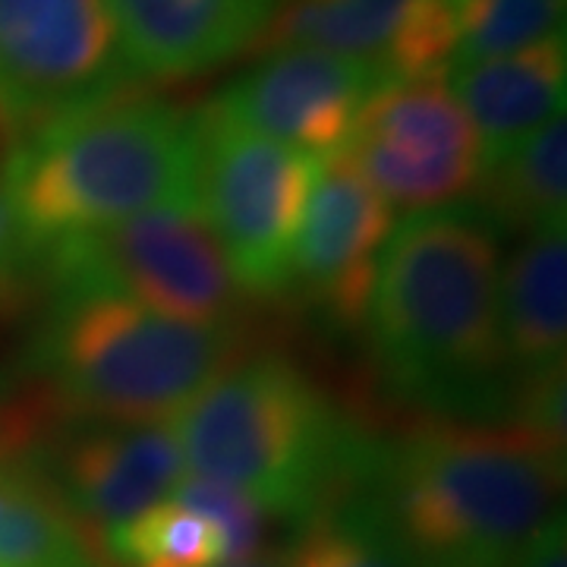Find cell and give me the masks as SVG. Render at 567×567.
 <instances>
[{
	"label": "cell",
	"instance_id": "6da1fadb",
	"mask_svg": "<svg viewBox=\"0 0 567 567\" xmlns=\"http://www.w3.org/2000/svg\"><path fill=\"white\" fill-rule=\"evenodd\" d=\"M502 234L473 203L413 212L388 237L365 312L382 385L435 420L505 423Z\"/></svg>",
	"mask_w": 567,
	"mask_h": 567
},
{
	"label": "cell",
	"instance_id": "7a4b0ae2",
	"mask_svg": "<svg viewBox=\"0 0 567 567\" xmlns=\"http://www.w3.org/2000/svg\"><path fill=\"white\" fill-rule=\"evenodd\" d=\"M565 466L524 429L429 420L372 439L357 492L423 567H505L555 514Z\"/></svg>",
	"mask_w": 567,
	"mask_h": 567
},
{
	"label": "cell",
	"instance_id": "3957f363",
	"mask_svg": "<svg viewBox=\"0 0 567 567\" xmlns=\"http://www.w3.org/2000/svg\"><path fill=\"white\" fill-rule=\"evenodd\" d=\"M0 193L35 256L162 205H196V111L123 89L13 145Z\"/></svg>",
	"mask_w": 567,
	"mask_h": 567
},
{
	"label": "cell",
	"instance_id": "277c9868",
	"mask_svg": "<svg viewBox=\"0 0 567 567\" xmlns=\"http://www.w3.org/2000/svg\"><path fill=\"white\" fill-rule=\"evenodd\" d=\"M186 473L306 520L360 486L372 439L284 353L234 363L181 413Z\"/></svg>",
	"mask_w": 567,
	"mask_h": 567
},
{
	"label": "cell",
	"instance_id": "5b68a950",
	"mask_svg": "<svg viewBox=\"0 0 567 567\" xmlns=\"http://www.w3.org/2000/svg\"><path fill=\"white\" fill-rule=\"evenodd\" d=\"M237 324H196L104 293H51L25 365L73 420L174 423L237 363Z\"/></svg>",
	"mask_w": 567,
	"mask_h": 567
},
{
	"label": "cell",
	"instance_id": "8992f818",
	"mask_svg": "<svg viewBox=\"0 0 567 567\" xmlns=\"http://www.w3.org/2000/svg\"><path fill=\"white\" fill-rule=\"evenodd\" d=\"M51 293H104L196 324H237L246 290L237 284L199 205H162L39 256Z\"/></svg>",
	"mask_w": 567,
	"mask_h": 567
},
{
	"label": "cell",
	"instance_id": "52a82bcc",
	"mask_svg": "<svg viewBox=\"0 0 567 567\" xmlns=\"http://www.w3.org/2000/svg\"><path fill=\"white\" fill-rule=\"evenodd\" d=\"M322 162L196 107V205L246 297H284Z\"/></svg>",
	"mask_w": 567,
	"mask_h": 567
},
{
	"label": "cell",
	"instance_id": "ba28073f",
	"mask_svg": "<svg viewBox=\"0 0 567 567\" xmlns=\"http://www.w3.org/2000/svg\"><path fill=\"white\" fill-rule=\"evenodd\" d=\"M107 0H0V148L133 85Z\"/></svg>",
	"mask_w": 567,
	"mask_h": 567
},
{
	"label": "cell",
	"instance_id": "9c48e42d",
	"mask_svg": "<svg viewBox=\"0 0 567 567\" xmlns=\"http://www.w3.org/2000/svg\"><path fill=\"white\" fill-rule=\"evenodd\" d=\"M388 205L429 212L473 196L483 142L445 76L388 80L338 152Z\"/></svg>",
	"mask_w": 567,
	"mask_h": 567
},
{
	"label": "cell",
	"instance_id": "30bf717a",
	"mask_svg": "<svg viewBox=\"0 0 567 567\" xmlns=\"http://www.w3.org/2000/svg\"><path fill=\"white\" fill-rule=\"evenodd\" d=\"M394 208L344 155L324 158L306 203L287 290L331 338L360 334Z\"/></svg>",
	"mask_w": 567,
	"mask_h": 567
},
{
	"label": "cell",
	"instance_id": "8fae6325",
	"mask_svg": "<svg viewBox=\"0 0 567 567\" xmlns=\"http://www.w3.org/2000/svg\"><path fill=\"white\" fill-rule=\"evenodd\" d=\"M388 80L385 63L372 58L284 48L230 82L215 104L246 130L324 162L344 148L365 102Z\"/></svg>",
	"mask_w": 567,
	"mask_h": 567
},
{
	"label": "cell",
	"instance_id": "7c38bea8",
	"mask_svg": "<svg viewBox=\"0 0 567 567\" xmlns=\"http://www.w3.org/2000/svg\"><path fill=\"white\" fill-rule=\"evenodd\" d=\"M35 461L99 543L111 527L167 502L186 476L174 423L70 420L58 445L35 451Z\"/></svg>",
	"mask_w": 567,
	"mask_h": 567
},
{
	"label": "cell",
	"instance_id": "4fadbf2b",
	"mask_svg": "<svg viewBox=\"0 0 567 567\" xmlns=\"http://www.w3.org/2000/svg\"><path fill=\"white\" fill-rule=\"evenodd\" d=\"M278 0H107L133 80H183L249 51Z\"/></svg>",
	"mask_w": 567,
	"mask_h": 567
},
{
	"label": "cell",
	"instance_id": "5bb4252c",
	"mask_svg": "<svg viewBox=\"0 0 567 567\" xmlns=\"http://www.w3.org/2000/svg\"><path fill=\"white\" fill-rule=\"evenodd\" d=\"M454 99L483 142V167L539 126L565 117V32L495 61L470 63L445 73Z\"/></svg>",
	"mask_w": 567,
	"mask_h": 567
},
{
	"label": "cell",
	"instance_id": "9a60e30c",
	"mask_svg": "<svg viewBox=\"0 0 567 567\" xmlns=\"http://www.w3.org/2000/svg\"><path fill=\"white\" fill-rule=\"evenodd\" d=\"M498 316L514 388L567 363V224L524 237L502 268ZM514 398V394H511Z\"/></svg>",
	"mask_w": 567,
	"mask_h": 567
},
{
	"label": "cell",
	"instance_id": "2e32d148",
	"mask_svg": "<svg viewBox=\"0 0 567 567\" xmlns=\"http://www.w3.org/2000/svg\"><path fill=\"white\" fill-rule=\"evenodd\" d=\"M473 205L505 234L567 224V126L555 117L483 167Z\"/></svg>",
	"mask_w": 567,
	"mask_h": 567
},
{
	"label": "cell",
	"instance_id": "e0dca14e",
	"mask_svg": "<svg viewBox=\"0 0 567 567\" xmlns=\"http://www.w3.org/2000/svg\"><path fill=\"white\" fill-rule=\"evenodd\" d=\"M0 567H111L66 511L35 454L0 466Z\"/></svg>",
	"mask_w": 567,
	"mask_h": 567
},
{
	"label": "cell",
	"instance_id": "ac0fdd59",
	"mask_svg": "<svg viewBox=\"0 0 567 567\" xmlns=\"http://www.w3.org/2000/svg\"><path fill=\"white\" fill-rule=\"evenodd\" d=\"M416 0H278L249 54L319 48L347 58L382 61L406 10Z\"/></svg>",
	"mask_w": 567,
	"mask_h": 567
},
{
	"label": "cell",
	"instance_id": "d6986e66",
	"mask_svg": "<svg viewBox=\"0 0 567 567\" xmlns=\"http://www.w3.org/2000/svg\"><path fill=\"white\" fill-rule=\"evenodd\" d=\"M284 567H423L365 492H347L300 520Z\"/></svg>",
	"mask_w": 567,
	"mask_h": 567
},
{
	"label": "cell",
	"instance_id": "ffe728a7",
	"mask_svg": "<svg viewBox=\"0 0 567 567\" xmlns=\"http://www.w3.org/2000/svg\"><path fill=\"white\" fill-rule=\"evenodd\" d=\"M102 551L114 567H221L218 529L177 502H162L102 536Z\"/></svg>",
	"mask_w": 567,
	"mask_h": 567
},
{
	"label": "cell",
	"instance_id": "44dd1931",
	"mask_svg": "<svg viewBox=\"0 0 567 567\" xmlns=\"http://www.w3.org/2000/svg\"><path fill=\"white\" fill-rule=\"evenodd\" d=\"M567 0H466L447 70L495 61L565 32Z\"/></svg>",
	"mask_w": 567,
	"mask_h": 567
},
{
	"label": "cell",
	"instance_id": "7402d4cb",
	"mask_svg": "<svg viewBox=\"0 0 567 567\" xmlns=\"http://www.w3.org/2000/svg\"><path fill=\"white\" fill-rule=\"evenodd\" d=\"M461 7L447 0H416L382 54L391 80L445 76L457 51Z\"/></svg>",
	"mask_w": 567,
	"mask_h": 567
},
{
	"label": "cell",
	"instance_id": "603a6c76",
	"mask_svg": "<svg viewBox=\"0 0 567 567\" xmlns=\"http://www.w3.org/2000/svg\"><path fill=\"white\" fill-rule=\"evenodd\" d=\"M171 502L199 514L218 529L224 565H234V561H244V558H252V555L265 551V536H268L271 514L240 488L221 486V483L199 480V476L186 473L177 483V488L171 492Z\"/></svg>",
	"mask_w": 567,
	"mask_h": 567
},
{
	"label": "cell",
	"instance_id": "cb8c5ba5",
	"mask_svg": "<svg viewBox=\"0 0 567 567\" xmlns=\"http://www.w3.org/2000/svg\"><path fill=\"white\" fill-rule=\"evenodd\" d=\"M48 398L25 394L20 385V375L10 365L0 363V447L13 454H32L39 451V439L51 425Z\"/></svg>",
	"mask_w": 567,
	"mask_h": 567
},
{
	"label": "cell",
	"instance_id": "d4e9b609",
	"mask_svg": "<svg viewBox=\"0 0 567 567\" xmlns=\"http://www.w3.org/2000/svg\"><path fill=\"white\" fill-rule=\"evenodd\" d=\"M32 271L39 275V256L29 249L20 224L0 193V300H13Z\"/></svg>",
	"mask_w": 567,
	"mask_h": 567
},
{
	"label": "cell",
	"instance_id": "484cf974",
	"mask_svg": "<svg viewBox=\"0 0 567 567\" xmlns=\"http://www.w3.org/2000/svg\"><path fill=\"white\" fill-rule=\"evenodd\" d=\"M505 567H567L565 511H555L546 524H539Z\"/></svg>",
	"mask_w": 567,
	"mask_h": 567
},
{
	"label": "cell",
	"instance_id": "4316f807",
	"mask_svg": "<svg viewBox=\"0 0 567 567\" xmlns=\"http://www.w3.org/2000/svg\"><path fill=\"white\" fill-rule=\"evenodd\" d=\"M221 567H284V548H265L259 555L252 558H244V561H234V565H221Z\"/></svg>",
	"mask_w": 567,
	"mask_h": 567
},
{
	"label": "cell",
	"instance_id": "83f0119b",
	"mask_svg": "<svg viewBox=\"0 0 567 567\" xmlns=\"http://www.w3.org/2000/svg\"><path fill=\"white\" fill-rule=\"evenodd\" d=\"M32 454H35V451H32ZM22 457H29V454H13V451H7V447H0V466L17 464V461H22Z\"/></svg>",
	"mask_w": 567,
	"mask_h": 567
},
{
	"label": "cell",
	"instance_id": "f1b7e54d",
	"mask_svg": "<svg viewBox=\"0 0 567 567\" xmlns=\"http://www.w3.org/2000/svg\"><path fill=\"white\" fill-rule=\"evenodd\" d=\"M447 3H454V7H464L466 0H447Z\"/></svg>",
	"mask_w": 567,
	"mask_h": 567
}]
</instances>
